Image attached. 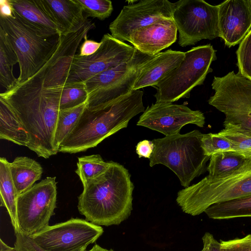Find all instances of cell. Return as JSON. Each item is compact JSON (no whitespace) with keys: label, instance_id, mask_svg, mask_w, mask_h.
Segmentation results:
<instances>
[{"label":"cell","instance_id":"cell-1","mask_svg":"<svg viewBox=\"0 0 251 251\" xmlns=\"http://www.w3.org/2000/svg\"><path fill=\"white\" fill-rule=\"evenodd\" d=\"M92 29L89 25L78 31L61 35L57 50L44 67L46 88L84 82L94 76L129 60L135 48L106 33L98 50L88 56L75 54L83 39Z\"/></svg>","mask_w":251,"mask_h":251},{"label":"cell","instance_id":"cell-2","mask_svg":"<svg viewBox=\"0 0 251 251\" xmlns=\"http://www.w3.org/2000/svg\"><path fill=\"white\" fill-rule=\"evenodd\" d=\"M44 71L0 94L17 116L29 138L26 147L38 156L49 158L58 151L54 145L61 87H44Z\"/></svg>","mask_w":251,"mask_h":251},{"label":"cell","instance_id":"cell-3","mask_svg":"<svg viewBox=\"0 0 251 251\" xmlns=\"http://www.w3.org/2000/svg\"><path fill=\"white\" fill-rule=\"evenodd\" d=\"M128 171L111 161L107 170L83 186L77 208L87 221L98 226L118 225L132 210L134 185Z\"/></svg>","mask_w":251,"mask_h":251},{"label":"cell","instance_id":"cell-4","mask_svg":"<svg viewBox=\"0 0 251 251\" xmlns=\"http://www.w3.org/2000/svg\"><path fill=\"white\" fill-rule=\"evenodd\" d=\"M143 95L141 90H132L107 107L95 111L88 110L86 106L75 126L59 146L58 151H84L126 127L133 117L145 111Z\"/></svg>","mask_w":251,"mask_h":251},{"label":"cell","instance_id":"cell-5","mask_svg":"<svg viewBox=\"0 0 251 251\" xmlns=\"http://www.w3.org/2000/svg\"><path fill=\"white\" fill-rule=\"evenodd\" d=\"M0 29L4 33L18 59V84L37 74L50 60L58 46L61 35L43 32L13 11V16L0 17Z\"/></svg>","mask_w":251,"mask_h":251},{"label":"cell","instance_id":"cell-6","mask_svg":"<svg viewBox=\"0 0 251 251\" xmlns=\"http://www.w3.org/2000/svg\"><path fill=\"white\" fill-rule=\"evenodd\" d=\"M251 195V158L231 174L222 177L208 175L180 190L176 199L182 211L199 215L215 203Z\"/></svg>","mask_w":251,"mask_h":251},{"label":"cell","instance_id":"cell-7","mask_svg":"<svg viewBox=\"0 0 251 251\" xmlns=\"http://www.w3.org/2000/svg\"><path fill=\"white\" fill-rule=\"evenodd\" d=\"M198 130L154 139V150L150 166L162 164L171 170L185 188L207 170L210 157L205 155L201 146L203 136Z\"/></svg>","mask_w":251,"mask_h":251},{"label":"cell","instance_id":"cell-8","mask_svg":"<svg viewBox=\"0 0 251 251\" xmlns=\"http://www.w3.org/2000/svg\"><path fill=\"white\" fill-rule=\"evenodd\" d=\"M217 58L216 50L210 44L200 46L185 52V57L155 86L156 102L172 103L189 98L191 90L203 84L212 71L210 66Z\"/></svg>","mask_w":251,"mask_h":251},{"label":"cell","instance_id":"cell-9","mask_svg":"<svg viewBox=\"0 0 251 251\" xmlns=\"http://www.w3.org/2000/svg\"><path fill=\"white\" fill-rule=\"evenodd\" d=\"M154 56L135 49L128 61L85 81L88 109L95 111L104 108L131 92L143 65Z\"/></svg>","mask_w":251,"mask_h":251},{"label":"cell","instance_id":"cell-10","mask_svg":"<svg viewBox=\"0 0 251 251\" xmlns=\"http://www.w3.org/2000/svg\"><path fill=\"white\" fill-rule=\"evenodd\" d=\"M208 103L226 116L224 127L251 136V80L238 72L214 76Z\"/></svg>","mask_w":251,"mask_h":251},{"label":"cell","instance_id":"cell-11","mask_svg":"<svg viewBox=\"0 0 251 251\" xmlns=\"http://www.w3.org/2000/svg\"><path fill=\"white\" fill-rule=\"evenodd\" d=\"M218 5L203 0H180L175 2L172 19L179 33L178 45H194L202 39L220 36Z\"/></svg>","mask_w":251,"mask_h":251},{"label":"cell","instance_id":"cell-12","mask_svg":"<svg viewBox=\"0 0 251 251\" xmlns=\"http://www.w3.org/2000/svg\"><path fill=\"white\" fill-rule=\"evenodd\" d=\"M55 177H47L19 195L17 201L19 231L27 236L49 226L57 198Z\"/></svg>","mask_w":251,"mask_h":251},{"label":"cell","instance_id":"cell-13","mask_svg":"<svg viewBox=\"0 0 251 251\" xmlns=\"http://www.w3.org/2000/svg\"><path fill=\"white\" fill-rule=\"evenodd\" d=\"M103 233L101 226L84 219L71 218L48 226L30 237L48 251H75L94 243Z\"/></svg>","mask_w":251,"mask_h":251},{"label":"cell","instance_id":"cell-14","mask_svg":"<svg viewBox=\"0 0 251 251\" xmlns=\"http://www.w3.org/2000/svg\"><path fill=\"white\" fill-rule=\"evenodd\" d=\"M175 3L168 0H141L125 5L111 23V35L122 42H129L138 29L162 19H172Z\"/></svg>","mask_w":251,"mask_h":251},{"label":"cell","instance_id":"cell-15","mask_svg":"<svg viewBox=\"0 0 251 251\" xmlns=\"http://www.w3.org/2000/svg\"><path fill=\"white\" fill-rule=\"evenodd\" d=\"M204 124L205 117L200 110H193L183 104L155 102L145 110L136 125L166 136L180 133L181 128L188 124L202 127Z\"/></svg>","mask_w":251,"mask_h":251},{"label":"cell","instance_id":"cell-16","mask_svg":"<svg viewBox=\"0 0 251 251\" xmlns=\"http://www.w3.org/2000/svg\"><path fill=\"white\" fill-rule=\"evenodd\" d=\"M218 5L219 37L228 47L240 44L251 29V0H227Z\"/></svg>","mask_w":251,"mask_h":251},{"label":"cell","instance_id":"cell-17","mask_svg":"<svg viewBox=\"0 0 251 251\" xmlns=\"http://www.w3.org/2000/svg\"><path fill=\"white\" fill-rule=\"evenodd\" d=\"M177 32L173 19H162L133 32L128 42L143 53L155 55L176 41Z\"/></svg>","mask_w":251,"mask_h":251},{"label":"cell","instance_id":"cell-18","mask_svg":"<svg viewBox=\"0 0 251 251\" xmlns=\"http://www.w3.org/2000/svg\"><path fill=\"white\" fill-rule=\"evenodd\" d=\"M58 26L60 35L75 32L89 21L76 0H39Z\"/></svg>","mask_w":251,"mask_h":251},{"label":"cell","instance_id":"cell-19","mask_svg":"<svg viewBox=\"0 0 251 251\" xmlns=\"http://www.w3.org/2000/svg\"><path fill=\"white\" fill-rule=\"evenodd\" d=\"M185 57V52L168 50L160 52L146 63L134 83L133 90L148 86H156Z\"/></svg>","mask_w":251,"mask_h":251},{"label":"cell","instance_id":"cell-20","mask_svg":"<svg viewBox=\"0 0 251 251\" xmlns=\"http://www.w3.org/2000/svg\"><path fill=\"white\" fill-rule=\"evenodd\" d=\"M13 11L29 25L49 34L60 31L56 24L42 7L39 0H9Z\"/></svg>","mask_w":251,"mask_h":251},{"label":"cell","instance_id":"cell-21","mask_svg":"<svg viewBox=\"0 0 251 251\" xmlns=\"http://www.w3.org/2000/svg\"><path fill=\"white\" fill-rule=\"evenodd\" d=\"M9 168L18 195L31 188L43 172L38 162L26 156L16 157L9 163Z\"/></svg>","mask_w":251,"mask_h":251},{"label":"cell","instance_id":"cell-22","mask_svg":"<svg viewBox=\"0 0 251 251\" xmlns=\"http://www.w3.org/2000/svg\"><path fill=\"white\" fill-rule=\"evenodd\" d=\"M9 163L5 158H0V205L6 209L15 233L19 231L17 214L18 195L11 175Z\"/></svg>","mask_w":251,"mask_h":251},{"label":"cell","instance_id":"cell-23","mask_svg":"<svg viewBox=\"0 0 251 251\" xmlns=\"http://www.w3.org/2000/svg\"><path fill=\"white\" fill-rule=\"evenodd\" d=\"M0 138L27 147L28 135L22 123L11 108L0 100Z\"/></svg>","mask_w":251,"mask_h":251},{"label":"cell","instance_id":"cell-24","mask_svg":"<svg viewBox=\"0 0 251 251\" xmlns=\"http://www.w3.org/2000/svg\"><path fill=\"white\" fill-rule=\"evenodd\" d=\"M214 220L251 217V195L211 205L204 212Z\"/></svg>","mask_w":251,"mask_h":251},{"label":"cell","instance_id":"cell-25","mask_svg":"<svg viewBox=\"0 0 251 251\" xmlns=\"http://www.w3.org/2000/svg\"><path fill=\"white\" fill-rule=\"evenodd\" d=\"M251 158L235 151L216 153L210 158L207 170L211 177H222L232 173L243 166Z\"/></svg>","mask_w":251,"mask_h":251},{"label":"cell","instance_id":"cell-26","mask_svg":"<svg viewBox=\"0 0 251 251\" xmlns=\"http://www.w3.org/2000/svg\"><path fill=\"white\" fill-rule=\"evenodd\" d=\"M18 63L17 56L3 31L0 29V83L8 91L18 84L13 68Z\"/></svg>","mask_w":251,"mask_h":251},{"label":"cell","instance_id":"cell-27","mask_svg":"<svg viewBox=\"0 0 251 251\" xmlns=\"http://www.w3.org/2000/svg\"><path fill=\"white\" fill-rule=\"evenodd\" d=\"M110 163L111 161H104L100 154L79 157L75 172L84 186L104 173L109 167Z\"/></svg>","mask_w":251,"mask_h":251},{"label":"cell","instance_id":"cell-28","mask_svg":"<svg viewBox=\"0 0 251 251\" xmlns=\"http://www.w3.org/2000/svg\"><path fill=\"white\" fill-rule=\"evenodd\" d=\"M86 106V102L74 108L59 110L54 139V145L58 152L59 146L75 126Z\"/></svg>","mask_w":251,"mask_h":251},{"label":"cell","instance_id":"cell-29","mask_svg":"<svg viewBox=\"0 0 251 251\" xmlns=\"http://www.w3.org/2000/svg\"><path fill=\"white\" fill-rule=\"evenodd\" d=\"M61 87L60 110L74 108L86 102L88 93L84 82L66 84Z\"/></svg>","mask_w":251,"mask_h":251},{"label":"cell","instance_id":"cell-30","mask_svg":"<svg viewBox=\"0 0 251 251\" xmlns=\"http://www.w3.org/2000/svg\"><path fill=\"white\" fill-rule=\"evenodd\" d=\"M218 134L227 139L234 151L251 158V136L225 126Z\"/></svg>","mask_w":251,"mask_h":251},{"label":"cell","instance_id":"cell-31","mask_svg":"<svg viewBox=\"0 0 251 251\" xmlns=\"http://www.w3.org/2000/svg\"><path fill=\"white\" fill-rule=\"evenodd\" d=\"M81 6L85 15L100 20L108 18L113 11L112 1L109 0H76Z\"/></svg>","mask_w":251,"mask_h":251},{"label":"cell","instance_id":"cell-32","mask_svg":"<svg viewBox=\"0 0 251 251\" xmlns=\"http://www.w3.org/2000/svg\"><path fill=\"white\" fill-rule=\"evenodd\" d=\"M201 146L204 154L210 157L220 152L234 151L230 142L218 133L203 134L201 139Z\"/></svg>","mask_w":251,"mask_h":251},{"label":"cell","instance_id":"cell-33","mask_svg":"<svg viewBox=\"0 0 251 251\" xmlns=\"http://www.w3.org/2000/svg\"><path fill=\"white\" fill-rule=\"evenodd\" d=\"M236 55L238 73L251 80V29L240 42Z\"/></svg>","mask_w":251,"mask_h":251},{"label":"cell","instance_id":"cell-34","mask_svg":"<svg viewBox=\"0 0 251 251\" xmlns=\"http://www.w3.org/2000/svg\"><path fill=\"white\" fill-rule=\"evenodd\" d=\"M16 240L14 248L18 251H48L39 246L31 238L20 231L15 233ZM87 247H83L75 251H85Z\"/></svg>","mask_w":251,"mask_h":251},{"label":"cell","instance_id":"cell-35","mask_svg":"<svg viewBox=\"0 0 251 251\" xmlns=\"http://www.w3.org/2000/svg\"><path fill=\"white\" fill-rule=\"evenodd\" d=\"M220 243L222 251H251V234Z\"/></svg>","mask_w":251,"mask_h":251},{"label":"cell","instance_id":"cell-36","mask_svg":"<svg viewBox=\"0 0 251 251\" xmlns=\"http://www.w3.org/2000/svg\"><path fill=\"white\" fill-rule=\"evenodd\" d=\"M101 43L94 40H89L86 37L84 41L80 46L79 52L78 54L80 56H88L95 53L99 49Z\"/></svg>","mask_w":251,"mask_h":251},{"label":"cell","instance_id":"cell-37","mask_svg":"<svg viewBox=\"0 0 251 251\" xmlns=\"http://www.w3.org/2000/svg\"><path fill=\"white\" fill-rule=\"evenodd\" d=\"M153 150V143L152 141L148 140L140 141L136 147V152L139 158L145 157L150 159Z\"/></svg>","mask_w":251,"mask_h":251},{"label":"cell","instance_id":"cell-38","mask_svg":"<svg viewBox=\"0 0 251 251\" xmlns=\"http://www.w3.org/2000/svg\"><path fill=\"white\" fill-rule=\"evenodd\" d=\"M203 244H205L208 251H222L220 243L209 232H206L202 237Z\"/></svg>","mask_w":251,"mask_h":251},{"label":"cell","instance_id":"cell-39","mask_svg":"<svg viewBox=\"0 0 251 251\" xmlns=\"http://www.w3.org/2000/svg\"><path fill=\"white\" fill-rule=\"evenodd\" d=\"M13 16V10L9 0H0V17H9Z\"/></svg>","mask_w":251,"mask_h":251},{"label":"cell","instance_id":"cell-40","mask_svg":"<svg viewBox=\"0 0 251 251\" xmlns=\"http://www.w3.org/2000/svg\"><path fill=\"white\" fill-rule=\"evenodd\" d=\"M0 251H18L14 247H11L6 244L1 239H0Z\"/></svg>","mask_w":251,"mask_h":251},{"label":"cell","instance_id":"cell-41","mask_svg":"<svg viewBox=\"0 0 251 251\" xmlns=\"http://www.w3.org/2000/svg\"><path fill=\"white\" fill-rule=\"evenodd\" d=\"M85 251H114L112 249L107 250L104 249L99 245L96 244L93 246V247L89 250Z\"/></svg>","mask_w":251,"mask_h":251},{"label":"cell","instance_id":"cell-42","mask_svg":"<svg viewBox=\"0 0 251 251\" xmlns=\"http://www.w3.org/2000/svg\"><path fill=\"white\" fill-rule=\"evenodd\" d=\"M201 251H208V248L205 244H203V248Z\"/></svg>","mask_w":251,"mask_h":251}]
</instances>
